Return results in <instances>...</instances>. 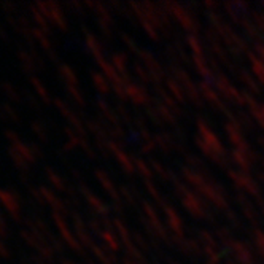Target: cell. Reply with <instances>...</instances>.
I'll list each match as a JSON object with an SVG mask.
<instances>
[{"instance_id": "6da1fadb", "label": "cell", "mask_w": 264, "mask_h": 264, "mask_svg": "<svg viewBox=\"0 0 264 264\" xmlns=\"http://www.w3.org/2000/svg\"><path fill=\"white\" fill-rule=\"evenodd\" d=\"M0 202L3 204V207L7 209L11 215H18V209H19V204H18V196L10 191H3L0 189Z\"/></svg>"}, {"instance_id": "7a4b0ae2", "label": "cell", "mask_w": 264, "mask_h": 264, "mask_svg": "<svg viewBox=\"0 0 264 264\" xmlns=\"http://www.w3.org/2000/svg\"><path fill=\"white\" fill-rule=\"evenodd\" d=\"M32 83L33 84H35V88H37V91H38V93L40 94H42V97H43V99H50V97H48V93H47V89H43V86L42 84H40V82H38V80H35V78H32Z\"/></svg>"}, {"instance_id": "3957f363", "label": "cell", "mask_w": 264, "mask_h": 264, "mask_svg": "<svg viewBox=\"0 0 264 264\" xmlns=\"http://www.w3.org/2000/svg\"><path fill=\"white\" fill-rule=\"evenodd\" d=\"M3 88H5V93H8V96L11 97V99L18 100V94H16V91H15L13 86H11V84H3Z\"/></svg>"}, {"instance_id": "277c9868", "label": "cell", "mask_w": 264, "mask_h": 264, "mask_svg": "<svg viewBox=\"0 0 264 264\" xmlns=\"http://www.w3.org/2000/svg\"><path fill=\"white\" fill-rule=\"evenodd\" d=\"M48 175H50V180L53 182L56 186H59V188H64V183H62V180L59 179V177H56V175H54L51 170H48Z\"/></svg>"}, {"instance_id": "5b68a950", "label": "cell", "mask_w": 264, "mask_h": 264, "mask_svg": "<svg viewBox=\"0 0 264 264\" xmlns=\"http://www.w3.org/2000/svg\"><path fill=\"white\" fill-rule=\"evenodd\" d=\"M5 229H7V225H5V221L2 220V218H0V234H2V236H3L5 232H7Z\"/></svg>"}]
</instances>
